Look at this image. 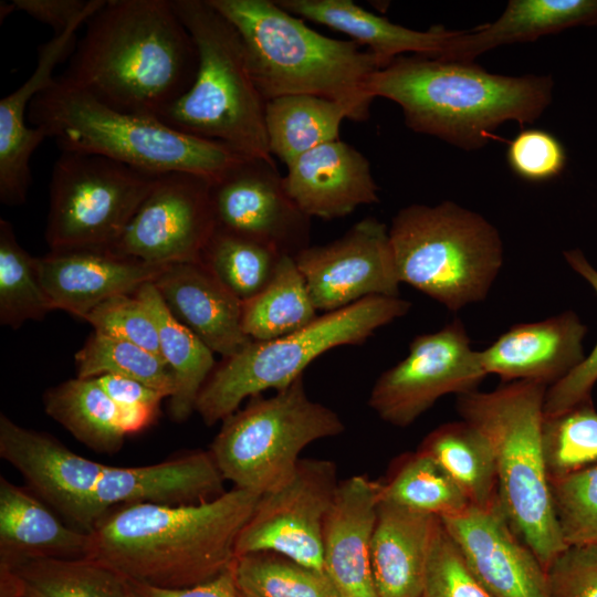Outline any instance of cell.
<instances>
[{
  "label": "cell",
  "mask_w": 597,
  "mask_h": 597,
  "mask_svg": "<svg viewBox=\"0 0 597 597\" xmlns=\"http://www.w3.org/2000/svg\"><path fill=\"white\" fill-rule=\"evenodd\" d=\"M85 25L59 77L64 83L154 117L192 85L198 50L171 0H107Z\"/></svg>",
  "instance_id": "6da1fadb"
},
{
  "label": "cell",
  "mask_w": 597,
  "mask_h": 597,
  "mask_svg": "<svg viewBox=\"0 0 597 597\" xmlns=\"http://www.w3.org/2000/svg\"><path fill=\"white\" fill-rule=\"evenodd\" d=\"M259 498L232 488L193 505H122L90 532L87 557L129 580L156 587L207 583L232 566L239 534Z\"/></svg>",
  "instance_id": "7a4b0ae2"
},
{
  "label": "cell",
  "mask_w": 597,
  "mask_h": 597,
  "mask_svg": "<svg viewBox=\"0 0 597 597\" xmlns=\"http://www.w3.org/2000/svg\"><path fill=\"white\" fill-rule=\"evenodd\" d=\"M552 92L548 75H502L416 54L394 59L370 82L371 95L398 104L410 129L465 150L485 146L505 122L533 123Z\"/></svg>",
  "instance_id": "3957f363"
},
{
  "label": "cell",
  "mask_w": 597,
  "mask_h": 597,
  "mask_svg": "<svg viewBox=\"0 0 597 597\" xmlns=\"http://www.w3.org/2000/svg\"><path fill=\"white\" fill-rule=\"evenodd\" d=\"M238 31L265 101L314 95L342 104L349 119L369 118L374 74L383 67L353 40L317 33L275 0H209Z\"/></svg>",
  "instance_id": "277c9868"
},
{
  "label": "cell",
  "mask_w": 597,
  "mask_h": 597,
  "mask_svg": "<svg viewBox=\"0 0 597 597\" xmlns=\"http://www.w3.org/2000/svg\"><path fill=\"white\" fill-rule=\"evenodd\" d=\"M28 109L34 127L62 151L101 155L154 175L187 171L213 181L245 158L157 117L112 108L59 77L33 97Z\"/></svg>",
  "instance_id": "5b68a950"
},
{
  "label": "cell",
  "mask_w": 597,
  "mask_h": 597,
  "mask_svg": "<svg viewBox=\"0 0 597 597\" xmlns=\"http://www.w3.org/2000/svg\"><path fill=\"white\" fill-rule=\"evenodd\" d=\"M547 386L517 380L492 391L459 395L457 410L491 444L503 513L544 569L568 545L555 515L543 454Z\"/></svg>",
  "instance_id": "8992f818"
},
{
  "label": "cell",
  "mask_w": 597,
  "mask_h": 597,
  "mask_svg": "<svg viewBox=\"0 0 597 597\" xmlns=\"http://www.w3.org/2000/svg\"><path fill=\"white\" fill-rule=\"evenodd\" d=\"M198 50L190 88L158 115L182 133L222 143L249 158L273 160L265 101L249 67L242 40L209 0H171Z\"/></svg>",
  "instance_id": "52a82bcc"
},
{
  "label": "cell",
  "mask_w": 597,
  "mask_h": 597,
  "mask_svg": "<svg viewBox=\"0 0 597 597\" xmlns=\"http://www.w3.org/2000/svg\"><path fill=\"white\" fill-rule=\"evenodd\" d=\"M389 239L400 283L453 312L484 300L503 265L496 228L450 200L400 209Z\"/></svg>",
  "instance_id": "ba28073f"
},
{
  "label": "cell",
  "mask_w": 597,
  "mask_h": 597,
  "mask_svg": "<svg viewBox=\"0 0 597 597\" xmlns=\"http://www.w3.org/2000/svg\"><path fill=\"white\" fill-rule=\"evenodd\" d=\"M410 306L399 296H370L324 313L292 334L251 341L216 365L198 396L196 411L207 426H213L237 411L245 398L290 386L329 349L364 343L378 328L406 315Z\"/></svg>",
  "instance_id": "9c48e42d"
},
{
  "label": "cell",
  "mask_w": 597,
  "mask_h": 597,
  "mask_svg": "<svg viewBox=\"0 0 597 597\" xmlns=\"http://www.w3.org/2000/svg\"><path fill=\"white\" fill-rule=\"evenodd\" d=\"M344 430L334 410L307 396L301 376L223 419L209 450L233 488L262 495L290 481L304 448Z\"/></svg>",
  "instance_id": "30bf717a"
},
{
  "label": "cell",
  "mask_w": 597,
  "mask_h": 597,
  "mask_svg": "<svg viewBox=\"0 0 597 597\" xmlns=\"http://www.w3.org/2000/svg\"><path fill=\"white\" fill-rule=\"evenodd\" d=\"M159 175L107 157L62 151L50 180V251L108 250Z\"/></svg>",
  "instance_id": "8fae6325"
},
{
  "label": "cell",
  "mask_w": 597,
  "mask_h": 597,
  "mask_svg": "<svg viewBox=\"0 0 597 597\" xmlns=\"http://www.w3.org/2000/svg\"><path fill=\"white\" fill-rule=\"evenodd\" d=\"M488 376L460 320L416 336L408 355L376 380L368 406L385 422L408 427L448 395L476 390Z\"/></svg>",
  "instance_id": "7c38bea8"
},
{
  "label": "cell",
  "mask_w": 597,
  "mask_h": 597,
  "mask_svg": "<svg viewBox=\"0 0 597 597\" xmlns=\"http://www.w3.org/2000/svg\"><path fill=\"white\" fill-rule=\"evenodd\" d=\"M338 482L333 461L301 458L289 482L260 495L239 534L235 557L272 552L324 572L322 530Z\"/></svg>",
  "instance_id": "4fadbf2b"
},
{
  "label": "cell",
  "mask_w": 597,
  "mask_h": 597,
  "mask_svg": "<svg viewBox=\"0 0 597 597\" xmlns=\"http://www.w3.org/2000/svg\"><path fill=\"white\" fill-rule=\"evenodd\" d=\"M210 186L187 171L159 175L108 250L155 264L198 261L216 229Z\"/></svg>",
  "instance_id": "5bb4252c"
},
{
  "label": "cell",
  "mask_w": 597,
  "mask_h": 597,
  "mask_svg": "<svg viewBox=\"0 0 597 597\" xmlns=\"http://www.w3.org/2000/svg\"><path fill=\"white\" fill-rule=\"evenodd\" d=\"M294 261L317 311H337L370 296H399L389 228L374 217L332 242L305 248Z\"/></svg>",
  "instance_id": "9a60e30c"
},
{
  "label": "cell",
  "mask_w": 597,
  "mask_h": 597,
  "mask_svg": "<svg viewBox=\"0 0 597 597\" xmlns=\"http://www.w3.org/2000/svg\"><path fill=\"white\" fill-rule=\"evenodd\" d=\"M216 228L295 256L310 247L311 218L290 198L274 160L243 158L211 181Z\"/></svg>",
  "instance_id": "2e32d148"
},
{
  "label": "cell",
  "mask_w": 597,
  "mask_h": 597,
  "mask_svg": "<svg viewBox=\"0 0 597 597\" xmlns=\"http://www.w3.org/2000/svg\"><path fill=\"white\" fill-rule=\"evenodd\" d=\"M0 455L29 489L76 528L90 533L98 519L92 493L107 467L82 457L53 436L0 415Z\"/></svg>",
  "instance_id": "e0dca14e"
},
{
  "label": "cell",
  "mask_w": 597,
  "mask_h": 597,
  "mask_svg": "<svg viewBox=\"0 0 597 597\" xmlns=\"http://www.w3.org/2000/svg\"><path fill=\"white\" fill-rule=\"evenodd\" d=\"M440 520L494 597H549L544 567L513 532L500 500Z\"/></svg>",
  "instance_id": "ac0fdd59"
},
{
  "label": "cell",
  "mask_w": 597,
  "mask_h": 597,
  "mask_svg": "<svg viewBox=\"0 0 597 597\" xmlns=\"http://www.w3.org/2000/svg\"><path fill=\"white\" fill-rule=\"evenodd\" d=\"M224 481L210 450H191L149 465H107L93 490L92 500L100 521L118 504L205 503L226 492Z\"/></svg>",
  "instance_id": "d6986e66"
},
{
  "label": "cell",
  "mask_w": 597,
  "mask_h": 597,
  "mask_svg": "<svg viewBox=\"0 0 597 597\" xmlns=\"http://www.w3.org/2000/svg\"><path fill=\"white\" fill-rule=\"evenodd\" d=\"M36 264L54 308L82 320L104 301L153 283L168 265L111 250L50 251Z\"/></svg>",
  "instance_id": "ffe728a7"
},
{
  "label": "cell",
  "mask_w": 597,
  "mask_h": 597,
  "mask_svg": "<svg viewBox=\"0 0 597 597\" xmlns=\"http://www.w3.org/2000/svg\"><path fill=\"white\" fill-rule=\"evenodd\" d=\"M380 482L353 475L338 482L322 530L323 566L341 597H378L370 546Z\"/></svg>",
  "instance_id": "44dd1931"
},
{
  "label": "cell",
  "mask_w": 597,
  "mask_h": 597,
  "mask_svg": "<svg viewBox=\"0 0 597 597\" xmlns=\"http://www.w3.org/2000/svg\"><path fill=\"white\" fill-rule=\"evenodd\" d=\"M286 168L285 191L310 218H344L379 201L368 159L341 139L301 155Z\"/></svg>",
  "instance_id": "7402d4cb"
},
{
  "label": "cell",
  "mask_w": 597,
  "mask_h": 597,
  "mask_svg": "<svg viewBox=\"0 0 597 597\" xmlns=\"http://www.w3.org/2000/svg\"><path fill=\"white\" fill-rule=\"evenodd\" d=\"M586 326L574 312L512 326L492 345L479 350L486 375L502 380L554 385L584 358Z\"/></svg>",
  "instance_id": "603a6c76"
},
{
  "label": "cell",
  "mask_w": 597,
  "mask_h": 597,
  "mask_svg": "<svg viewBox=\"0 0 597 597\" xmlns=\"http://www.w3.org/2000/svg\"><path fill=\"white\" fill-rule=\"evenodd\" d=\"M153 284L171 315L222 358L252 341L242 328V302L199 261L168 264Z\"/></svg>",
  "instance_id": "cb8c5ba5"
},
{
  "label": "cell",
  "mask_w": 597,
  "mask_h": 597,
  "mask_svg": "<svg viewBox=\"0 0 597 597\" xmlns=\"http://www.w3.org/2000/svg\"><path fill=\"white\" fill-rule=\"evenodd\" d=\"M90 18L77 20L40 45L32 75L0 101V200L7 206L25 201L32 181L31 157L48 138L41 128L25 123L29 104L54 81L55 67L71 56L77 42L76 32Z\"/></svg>",
  "instance_id": "d4e9b609"
},
{
  "label": "cell",
  "mask_w": 597,
  "mask_h": 597,
  "mask_svg": "<svg viewBox=\"0 0 597 597\" xmlns=\"http://www.w3.org/2000/svg\"><path fill=\"white\" fill-rule=\"evenodd\" d=\"M438 521L433 515L380 500L370 546L378 597H421Z\"/></svg>",
  "instance_id": "484cf974"
},
{
  "label": "cell",
  "mask_w": 597,
  "mask_h": 597,
  "mask_svg": "<svg viewBox=\"0 0 597 597\" xmlns=\"http://www.w3.org/2000/svg\"><path fill=\"white\" fill-rule=\"evenodd\" d=\"M293 15L347 34L360 46H368L383 67L394 59L412 53L439 57L458 30L433 25L412 30L369 12L352 0H275ZM381 67V69H383Z\"/></svg>",
  "instance_id": "4316f807"
},
{
  "label": "cell",
  "mask_w": 597,
  "mask_h": 597,
  "mask_svg": "<svg viewBox=\"0 0 597 597\" xmlns=\"http://www.w3.org/2000/svg\"><path fill=\"white\" fill-rule=\"evenodd\" d=\"M30 489L0 478V563L87 557L90 533L70 527Z\"/></svg>",
  "instance_id": "83f0119b"
},
{
  "label": "cell",
  "mask_w": 597,
  "mask_h": 597,
  "mask_svg": "<svg viewBox=\"0 0 597 597\" xmlns=\"http://www.w3.org/2000/svg\"><path fill=\"white\" fill-rule=\"evenodd\" d=\"M579 25H597V0H511L495 21L458 31L437 59L474 62L500 45L534 41Z\"/></svg>",
  "instance_id": "f1b7e54d"
},
{
  "label": "cell",
  "mask_w": 597,
  "mask_h": 597,
  "mask_svg": "<svg viewBox=\"0 0 597 597\" xmlns=\"http://www.w3.org/2000/svg\"><path fill=\"white\" fill-rule=\"evenodd\" d=\"M15 597H135L128 578L88 558H35L0 563Z\"/></svg>",
  "instance_id": "f546056e"
},
{
  "label": "cell",
  "mask_w": 597,
  "mask_h": 597,
  "mask_svg": "<svg viewBox=\"0 0 597 597\" xmlns=\"http://www.w3.org/2000/svg\"><path fill=\"white\" fill-rule=\"evenodd\" d=\"M136 295L155 320L163 358L174 374L170 418L184 422L196 411L198 396L216 367L213 352L171 315L153 283L144 284Z\"/></svg>",
  "instance_id": "4dcf8cb0"
},
{
  "label": "cell",
  "mask_w": 597,
  "mask_h": 597,
  "mask_svg": "<svg viewBox=\"0 0 597 597\" xmlns=\"http://www.w3.org/2000/svg\"><path fill=\"white\" fill-rule=\"evenodd\" d=\"M418 450L431 457L454 481L472 506L499 502L494 454L485 436L465 420L429 432Z\"/></svg>",
  "instance_id": "1f68e13d"
},
{
  "label": "cell",
  "mask_w": 597,
  "mask_h": 597,
  "mask_svg": "<svg viewBox=\"0 0 597 597\" xmlns=\"http://www.w3.org/2000/svg\"><path fill=\"white\" fill-rule=\"evenodd\" d=\"M349 119L339 103L314 95H286L265 103L270 154L286 167L301 155L339 139L343 121Z\"/></svg>",
  "instance_id": "d6a6232c"
},
{
  "label": "cell",
  "mask_w": 597,
  "mask_h": 597,
  "mask_svg": "<svg viewBox=\"0 0 597 597\" xmlns=\"http://www.w3.org/2000/svg\"><path fill=\"white\" fill-rule=\"evenodd\" d=\"M48 416L90 449L113 454L121 450L125 432L118 406L96 378L69 379L43 396Z\"/></svg>",
  "instance_id": "836d02e7"
},
{
  "label": "cell",
  "mask_w": 597,
  "mask_h": 597,
  "mask_svg": "<svg viewBox=\"0 0 597 597\" xmlns=\"http://www.w3.org/2000/svg\"><path fill=\"white\" fill-rule=\"evenodd\" d=\"M318 317L293 256L283 255L270 283L242 303V328L252 341L292 334Z\"/></svg>",
  "instance_id": "e575fe53"
},
{
  "label": "cell",
  "mask_w": 597,
  "mask_h": 597,
  "mask_svg": "<svg viewBox=\"0 0 597 597\" xmlns=\"http://www.w3.org/2000/svg\"><path fill=\"white\" fill-rule=\"evenodd\" d=\"M380 500L439 519L464 512L470 502L448 473L418 450L401 454L380 482Z\"/></svg>",
  "instance_id": "d590c367"
},
{
  "label": "cell",
  "mask_w": 597,
  "mask_h": 597,
  "mask_svg": "<svg viewBox=\"0 0 597 597\" xmlns=\"http://www.w3.org/2000/svg\"><path fill=\"white\" fill-rule=\"evenodd\" d=\"M282 256L264 243L216 228L198 261L243 303L270 283Z\"/></svg>",
  "instance_id": "8d00e7d4"
},
{
  "label": "cell",
  "mask_w": 597,
  "mask_h": 597,
  "mask_svg": "<svg viewBox=\"0 0 597 597\" xmlns=\"http://www.w3.org/2000/svg\"><path fill=\"white\" fill-rule=\"evenodd\" d=\"M231 569L242 597H341L325 572L276 553L235 557Z\"/></svg>",
  "instance_id": "74e56055"
},
{
  "label": "cell",
  "mask_w": 597,
  "mask_h": 597,
  "mask_svg": "<svg viewBox=\"0 0 597 597\" xmlns=\"http://www.w3.org/2000/svg\"><path fill=\"white\" fill-rule=\"evenodd\" d=\"M55 310L40 279L36 258L18 242L13 226L0 219V324L18 328Z\"/></svg>",
  "instance_id": "f35d334b"
},
{
  "label": "cell",
  "mask_w": 597,
  "mask_h": 597,
  "mask_svg": "<svg viewBox=\"0 0 597 597\" xmlns=\"http://www.w3.org/2000/svg\"><path fill=\"white\" fill-rule=\"evenodd\" d=\"M76 377L115 375L140 381L166 397L175 391V378L157 355L123 339L94 332L75 354Z\"/></svg>",
  "instance_id": "ab89813d"
},
{
  "label": "cell",
  "mask_w": 597,
  "mask_h": 597,
  "mask_svg": "<svg viewBox=\"0 0 597 597\" xmlns=\"http://www.w3.org/2000/svg\"><path fill=\"white\" fill-rule=\"evenodd\" d=\"M542 444L548 480L597 464V410L593 400L544 416Z\"/></svg>",
  "instance_id": "60d3db41"
},
{
  "label": "cell",
  "mask_w": 597,
  "mask_h": 597,
  "mask_svg": "<svg viewBox=\"0 0 597 597\" xmlns=\"http://www.w3.org/2000/svg\"><path fill=\"white\" fill-rule=\"evenodd\" d=\"M566 545L597 544V464L549 481Z\"/></svg>",
  "instance_id": "b9f144b4"
},
{
  "label": "cell",
  "mask_w": 597,
  "mask_h": 597,
  "mask_svg": "<svg viewBox=\"0 0 597 597\" xmlns=\"http://www.w3.org/2000/svg\"><path fill=\"white\" fill-rule=\"evenodd\" d=\"M421 597H494L473 573L440 519L430 544Z\"/></svg>",
  "instance_id": "7bdbcfd3"
},
{
  "label": "cell",
  "mask_w": 597,
  "mask_h": 597,
  "mask_svg": "<svg viewBox=\"0 0 597 597\" xmlns=\"http://www.w3.org/2000/svg\"><path fill=\"white\" fill-rule=\"evenodd\" d=\"M84 320L96 333L130 342L163 358L155 320L136 293L104 301Z\"/></svg>",
  "instance_id": "ee69618b"
},
{
  "label": "cell",
  "mask_w": 597,
  "mask_h": 597,
  "mask_svg": "<svg viewBox=\"0 0 597 597\" xmlns=\"http://www.w3.org/2000/svg\"><path fill=\"white\" fill-rule=\"evenodd\" d=\"M506 161L514 175L528 182H544L558 177L567 164L562 142L541 128L517 133L506 149Z\"/></svg>",
  "instance_id": "f6af8a7d"
},
{
  "label": "cell",
  "mask_w": 597,
  "mask_h": 597,
  "mask_svg": "<svg viewBox=\"0 0 597 597\" xmlns=\"http://www.w3.org/2000/svg\"><path fill=\"white\" fill-rule=\"evenodd\" d=\"M569 266L584 277L597 294V270L593 268L582 251L564 252ZM597 381V344L585 358L564 378L547 387L543 411L552 416L565 411L580 402L591 400V390Z\"/></svg>",
  "instance_id": "bcb514c9"
},
{
  "label": "cell",
  "mask_w": 597,
  "mask_h": 597,
  "mask_svg": "<svg viewBox=\"0 0 597 597\" xmlns=\"http://www.w3.org/2000/svg\"><path fill=\"white\" fill-rule=\"evenodd\" d=\"M545 576L549 597H597V544L568 545Z\"/></svg>",
  "instance_id": "7dc6e473"
},
{
  "label": "cell",
  "mask_w": 597,
  "mask_h": 597,
  "mask_svg": "<svg viewBox=\"0 0 597 597\" xmlns=\"http://www.w3.org/2000/svg\"><path fill=\"white\" fill-rule=\"evenodd\" d=\"M104 2L105 0H12L11 3L14 9L50 25L56 35L77 20L92 17Z\"/></svg>",
  "instance_id": "c3c4849f"
},
{
  "label": "cell",
  "mask_w": 597,
  "mask_h": 597,
  "mask_svg": "<svg viewBox=\"0 0 597 597\" xmlns=\"http://www.w3.org/2000/svg\"><path fill=\"white\" fill-rule=\"evenodd\" d=\"M129 582L135 597H241L231 567L207 583L187 588H163Z\"/></svg>",
  "instance_id": "681fc988"
},
{
  "label": "cell",
  "mask_w": 597,
  "mask_h": 597,
  "mask_svg": "<svg viewBox=\"0 0 597 597\" xmlns=\"http://www.w3.org/2000/svg\"><path fill=\"white\" fill-rule=\"evenodd\" d=\"M96 379L118 407L143 406L159 409L160 401L166 398L158 390L130 378L102 375Z\"/></svg>",
  "instance_id": "f907efd6"
},
{
  "label": "cell",
  "mask_w": 597,
  "mask_h": 597,
  "mask_svg": "<svg viewBox=\"0 0 597 597\" xmlns=\"http://www.w3.org/2000/svg\"><path fill=\"white\" fill-rule=\"evenodd\" d=\"M241 595V594H240ZM242 597V596H241Z\"/></svg>",
  "instance_id": "816d5d0a"
}]
</instances>
